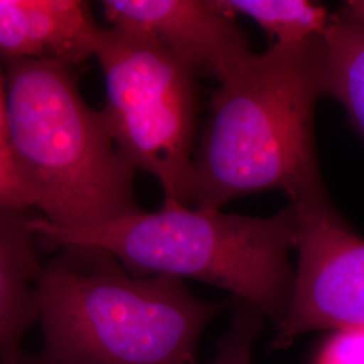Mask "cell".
Masks as SVG:
<instances>
[{
    "label": "cell",
    "mask_w": 364,
    "mask_h": 364,
    "mask_svg": "<svg viewBox=\"0 0 364 364\" xmlns=\"http://www.w3.org/2000/svg\"><path fill=\"white\" fill-rule=\"evenodd\" d=\"M324 95L323 37L252 53L212 95L193 156L189 207L221 209L277 189L299 213L336 209L314 144V109Z\"/></svg>",
    "instance_id": "obj_1"
},
{
    "label": "cell",
    "mask_w": 364,
    "mask_h": 364,
    "mask_svg": "<svg viewBox=\"0 0 364 364\" xmlns=\"http://www.w3.org/2000/svg\"><path fill=\"white\" fill-rule=\"evenodd\" d=\"M61 250L39 281L38 364H198V340L225 302L196 299L180 278L130 273L99 250Z\"/></svg>",
    "instance_id": "obj_2"
},
{
    "label": "cell",
    "mask_w": 364,
    "mask_h": 364,
    "mask_svg": "<svg viewBox=\"0 0 364 364\" xmlns=\"http://www.w3.org/2000/svg\"><path fill=\"white\" fill-rule=\"evenodd\" d=\"M6 139L30 208L82 230L136 213L135 171L78 91L72 65L6 58Z\"/></svg>",
    "instance_id": "obj_3"
},
{
    "label": "cell",
    "mask_w": 364,
    "mask_h": 364,
    "mask_svg": "<svg viewBox=\"0 0 364 364\" xmlns=\"http://www.w3.org/2000/svg\"><path fill=\"white\" fill-rule=\"evenodd\" d=\"M299 224L291 205L267 218L164 205L82 230L31 220L39 240L52 247L93 248L132 274L191 278L220 287L277 326L285 320L291 297L290 252L296 250Z\"/></svg>",
    "instance_id": "obj_4"
},
{
    "label": "cell",
    "mask_w": 364,
    "mask_h": 364,
    "mask_svg": "<svg viewBox=\"0 0 364 364\" xmlns=\"http://www.w3.org/2000/svg\"><path fill=\"white\" fill-rule=\"evenodd\" d=\"M105 80V130L135 170L159 182L164 205H188L197 117L195 70L147 36L100 28L93 48Z\"/></svg>",
    "instance_id": "obj_5"
},
{
    "label": "cell",
    "mask_w": 364,
    "mask_h": 364,
    "mask_svg": "<svg viewBox=\"0 0 364 364\" xmlns=\"http://www.w3.org/2000/svg\"><path fill=\"white\" fill-rule=\"evenodd\" d=\"M299 213V264L273 348L314 331L364 328V239L336 209Z\"/></svg>",
    "instance_id": "obj_6"
},
{
    "label": "cell",
    "mask_w": 364,
    "mask_h": 364,
    "mask_svg": "<svg viewBox=\"0 0 364 364\" xmlns=\"http://www.w3.org/2000/svg\"><path fill=\"white\" fill-rule=\"evenodd\" d=\"M111 27L138 31L220 84L252 54L247 37L216 0H105Z\"/></svg>",
    "instance_id": "obj_7"
},
{
    "label": "cell",
    "mask_w": 364,
    "mask_h": 364,
    "mask_svg": "<svg viewBox=\"0 0 364 364\" xmlns=\"http://www.w3.org/2000/svg\"><path fill=\"white\" fill-rule=\"evenodd\" d=\"M102 27L78 0H0V53L76 65L93 57Z\"/></svg>",
    "instance_id": "obj_8"
},
{
    "label": "cell",
    "mask_w": 364,
    "mask_h": 364,
    "mask_svg": "<svg viewBox=\"0 0 364 364\" xmlns=\"http://www.w3.org/2000/svg\"><path fill=\"white\" fill-rule=\"evenodd\" d=\"M31 219L0 212V364H19L21 344L37 321L43 272Z\"/></svg>",
    "instance_id": "obj_9"
},
{
    "label": "cell",
    "mask_w": 364,
    "mask_h": 364,
    "mask_svg": "<svg viewBox=\"0 0 364 364\" xmlns=\"http://www.w3.org/2000/svg\"><path fill=\"white\" fill-rule=\"evenodd\" d=\"M326 55V95L347 111L364 139V27L338 16L323 36Z\"/></svg>",
    "instance_id": "obj_10"
},
{
    "label": "cell",
    "mask_w": 364,
    "mask_h": 364,
    "mask_svg": "<svg viewBox=\"0 0 364 364\" xmlns=\"http://www.w3.org/2000/svg\"><path fill=\"white\" fill-rule=\"evenodd\" d=\"M232 16L243 15L262 27L274 43H301L323 37L329 18L326 10L305 0H216Z\"/></svg>",
    "instance_id": "obj_11"
},
{
    "label": "cell",
    "mask_w": 364,
    "mask_h": 364,
    "mask_svg": "<svg viewBox=\"0 0 364 364\" xmlns=\"http://www.w3.org/2000/svg\"><path fill=\"white\" fill-rule=\"evenodd\" d=\"M263 324V316L246 302L235 299L232 323L218 341L216 356L210 364H251L252 348Z\"/></svg>",
    "instance_id": "obj_12"
},
{
    "label": "cell",
    "mask_w": 364,
    "mask_h": 364,
    "mask_svg": "<svg viewBox=\"0 0 364 364\" xmlns=\"http://www.w3.org/2000/svg\"><path fill=\"white\" fill-rule=\"evenodd\" d=\"M314 364H364V328L336 331Z\"/></svg>",
    "instance_id": "obj_13"
},
{
    "label": "cell",
    "mask_w": 364,
    "mask_h": 364,
    "mask_svg": "<svg viewBox=\"0 0 364 364\" xmlns=\"http://www.w3.org/2000/svg\"><path fill=\"white\" fill-rule=\"evenodd\" d=\"M30 208L25 188L6 144H0V212L19 213Z\"/></svg>",
    "instance_id": "obj_14"
},
{
    "label": "cell",
    "mask_w": 364,
    "mask_h": 364,
    "mask_svg": "<svg viewBox=\"0 0 364 364\" xmlns=\"http://www.w3.org/2000/svg\"><path fill=\"white\" fill-rule=\"evenodd\" d=\"M338 18L364 27V0H350L341 7Z\"/></svg>",
    "instance_id": "obj_15"
},
{
    "label": "cell",
    "mask_w": 364,
    "mask_h": 364,
    "mask_svg": "<svg viewBox=\"0 0 364 364\" xmlns=\"http://www.w3.org/2000/svg\"><path fill=\"white\" fill-rule=\"evenodd\" d=\"M6 114H7V92L6 80L0 69V144H7L6 139Z\"/></svg>",
    "instance_id": "obj_16"
}]
</instances>
